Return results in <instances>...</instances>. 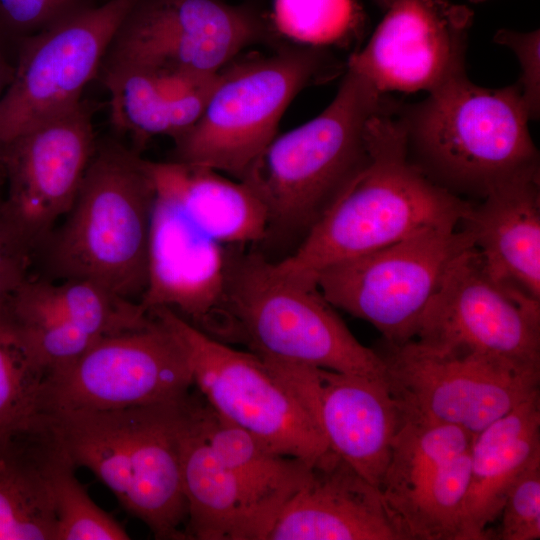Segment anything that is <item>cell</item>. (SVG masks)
<instances>
[{"label": "cell", "mask_w": 540, "mask_h": 540, "mask_svg": "<svg viewBox=\"0 0 540 540\" xmlns=\"http://www.w3.org/2000/svg\"><path fill=\"white\" fill-rule=\"evenodd\" d=\"M398 108L372 117L367 165L299 246L274 261L282 276L316 286L317 275L332 265L422 231L461 226L472 203L410 160Z\"/></svg>", "instance_id": "6da1fadb"}, {"label": "cell", "mask_w": 540, "mask_h": 540, "mask_svg": "<svg viewBox=\"0 0 540 540\" xmlns=\"http://www.w3.org/2000/svg\"><path fill=\"white\" fill-rule=\"evenodd\" d=\"M397 101L346 67L331 103L306 123L276 135L243 181L267 210L261 243L291 254L370 159V121Z\"/></svg>", "instance_id": "7a4b0ae2"}, {"label": "cell", "mask_w": 540, "mask_h": 540, "mask_svg": "<svg viewBox=\"0 0 540 540\" xmlns=\"http://www.w3.org/2000/svg\"><path fill=\"white\" fill-rule=\"evenodd\" d=\"M154 196L147 159L115 139L97 140L71 209L34 256L35 274L87 279L140 303Z\"/></svg>", "instance_id": "3957f363"}, {"label": "cell", "mask_w": 540, "mask_h": 540, "mask_svg": "<svg viewBox=\"0 0 540 540\" xmlns=\"http://www.w3.org/2000/svg\"><path fill=\"white\" fill-rule=\"evenodd\" d=\"M410 160L430 179L460 196L491 189L539 169L531 119L520 86H478L466 74L396 112Z\"/></svg>", "instance_id": "277c9868"}, {"label": "cell", "mask_w": 540, "mask_h": 540, "mask_svg": "<svg viewBox=\"0 0 540 540\" xmlns=\"http://www.w3.org/2000/svg\"><path fill=\"white\" fill-rule=\"evenodd\" d=\"M227 248L228 302L237 342L266 358L384 377L378 352L355 338L316 286L282 276L261 252Z\"/></svg>", "instance_id": "5b68a950"}, {"label": "cell", "mask_w": 540, "mask_h": 540, "mask_svg": "<svg viewBox=\"0 0 540 540\" xmlns=\"http://www.w3.org/2000/svg\"><path fill=\"white\" fill-rule=\"evenodd\" d=\"M339 69L321 47L311 46L233 60L219 72L197 121L174 139L172 160L243 180L295 96Z\"/></svg>", "instance_id": "8992f818"}, {"label": "cell", "mask_w": 540, "mask_h": 540, "mask_svg": "<svg viewBox=\"0 0 540 540\" xmlns=\"http://www.w3.org/2000/svg\"><path fill=\"white\" fill-rule=\"evenodd\" d=\"M149 312L178 339L193 383L222 417L278 454L311 461L329 448L307 409L263 358L228 346L169 309Z\"/></svg>", "instance_id": "52a82bcc"}, {"label": "cell", "mask_w": 540, "mask_h": 540, "mask_svg": "<svg viewBox=\"0 0 540 540\" xmlns=\"http://www.w3.org/2000/svg\"><path fill=\"white\" fill-rule=\"evenodd\" d=\"M402 420L452 425L477 435L539 393L540 370L487 356L440 351L415 339L378 352Z\"/></svg>", "instance_id": "ba28073f"}, {"label": "cell", "mask_w": 540, "mask_h": 540, "mask_svg": "<svg viewBox=\"0 0 540 540\" xmlns=\"http://www.w3.org/2000/svg\"><path fill=\"white\" fill-rule=\"evenodd\" d=\"M472 246L461 226L426 230L332 265L315 282L333 307L369 322L385 342L402 344L415 338L448 271Z\"/></svg>", "instance_id": "9c48e42d"}, {"label": "cell", "mask_w": 540, "mask_h": 540, "mask_svg": "<svg viewBox=\"0 0 540 540\" xmlns=\"http://www.w3.org/2000/svg\"><path fill=\"white\" fill-rule=\"evenodd\" d=\"M193 384L184 348L152 315L148 325L101 337L79 357L50 371L39 414L172 403L186 398Z\"/></svg>", "instance_id": "30bf717a"}, {"label": "cell", "mask_w": 540, "mask_h": 540, "mask_svg": "<svg viewBox=\"0 0 540 540\" xmlns=\"http://www.w3.org/2000/svg\"><path fill=\"white\" fill-rule=\"evenodd\" d=\"M137 0H105L25 39L0 99V144L77 107Z\"/></svg>", "instance_id": "8fae6325"}, {"label": "cell", "mask_w": 540, "mask_h": 540, "mask_svg": "<svg viewBox=\"0 0 540 540\" xmlns=\"http://www.w3.org/2000/svg\"><path fill=\"white\" fill-rule=\"evenodd\" d=\"M414 339L540 370V301L493 277L472 246L448 271Z\"/></svg>", "instance_id": "7c38bea8"}, {"label": "cell", "mask_w": 540, "mask_h": 540, "mask_svg": "<svg viewBox=\"0 0 540 540\" xmlns=\"http://www.w3.org/2000/svg\"><path fill=\"white\" fill-rule=\"evenodd\" d=\"M266 34L260 14L246 5L223 0H137L103 61L210 77Z\"/></svg>", "instance_id": "4fadbf2b"}, {"label": "cell", "mask_w": 540, "mask_h": 540, "mask_svg": "<svg viewBox=\"0 0 540 540\" xmlns=\"http://www.w3.org/2000/svg\"><path fill=\"white\" fill-rule=\"evenodd\" d=\"M92 117L82 101L0 144L3 209L32 261L76 199L98 140Z\"/></svg>", "instance_id": "5bb4252c"}, {"label": "cell", "mask_w": 540, "mask_h": 540, "mask_svg": "<svg viewBox=\"0 0 540 540\" xmlns=\"http://www.w3.org/2000/svg\"><path fill=\"white\" fill-rule=\"evenodd\" d=\"M52 440L77 467L94 473L127 511L168 477L175 460L169 403L111 411L42 413Z\"/></svg>", "instance_id": "9a60e30c"}, {"label": "cell", "mask_w": 540, "mask_h": 540, "mask_svg": "<svg viewBox=\"0 0 540 540\" xmlns=\"http://www.w3.org/2000/svg\"><path fill=\"white\" fill-rule=\"evenodd\" d=\"M475 435L402 420L378 486L404 540H461Z\"/></svg>", "instance_id": "2e32d148"}, {"label": "cell", "mask_w": 540, "mask_h": 540, "mask_svg": "<svg viewBox=\"0 0 540 540\" xmlns=\"http://www.w3.org/2000/svg\"><path fill=\"white\" fill-rule=\"evenodd\" d=\"M473 11L449 0H394L346 67L382 94L428 93L465 72Z\"/></svg>", "instance_id": "e0dca14e"}, {"label": "cell", "mask_w": 540, "mask_h": 540, "mask_svg": "<svg viewBox=\"0 0 540 540\" xmlns=\"http://www.w3.org/2000/svg\"><path fill=\"white\" fill-rule=\"evenodd\" d=\"M228 248L155 194L147 287L140 304L166 308L224 343L237 342L228 302Z\"/></svg>", "instance_id": "ac0fdd59"}, {"label": "cell", "mask_w": 540, "mask_h": 540, "mask_svg": "<svg viewBox=\"0 0 540 540\" xmlns=\"http://www.w3.org/2000/svg\"><path fill=\"white\" fill-rule=\"evenodd\" d=\"M260 357L307 409L328 447L378 488L402 424L385 378Z\"/></svg>", "instance_id": "d6986e66"}, {"label": "cell", "mask_w": 540, "mask_h": 540, "mask_svg": "<svg viewBox=\"0 0 540 540\" xmlns=\"http://www.w3.org/2000/svg\"><path fill=\"white\" fill-rule=\"evenodd\" d=\"M267 540H404L377 487L328 448L310 462Z\"/></svg>", "instance_id": "ffe728a7"}, {"label": "cell", "mask_w": 540, "mask_h": 540, "mask_svg": "<svg viewBox=\"0 0 540 540\" xmlns=\"http://www.w3.org/2000/svg\"><path fill=\"white\" fill-rule=\"evenodd\" d=\"M461 223L485 269L540 301L539 169L491 189Z\"/></svg>", "instance_id": "44dd1931"}, {"label": "cell", "mask_w": 540, "mask_h": 540, "mask_svg": "<svg viewBox=\"0 0 540 540\" xmlns=\"http://www.w3.org/2000/svg\"><path fill=\"white\" fill-rule=\"evenodd\" d=\"M219 72L200 77L129 62L103 61L97 76L109 93L112 126L142 143L154 136L174 140L192 126Z\"/></svg>", "instance_id": "7402d4cb"}, {"label": "cell", "mask_w": 540, "mask_h": 540, "mask_svg": "<svg viewBox=\"0 0 540 540\" xmlns=\"http://www.w3.org/2000/svg\"><path fill=\"white\" fill-rule=\"evenodd\" d=\"M180 454L187 505L184 539L267 540L268 526L199 430L190 394L182 404Z\"/></svg>", "instance_id": "603a6c76"}, {"label": "cell", "mask_w": 540, "mask_h": 540, "mask_svg": "<svg viewBox=\"0 0 540 540\" xmlns=\"http://www.w3.org/2000/svg\"><path fill=\"white\" fill-rule=\"evenodd\" d=\"M155 194L170 202L207 236L225 246L261 243L267 210L243 180L177 161L147 160Z\"/></svg>", "instance_id": "cb8c5ba5"}, {"label": "cell", "mask_w": 540, "mask_h": 540, "mask_svg": "<svg viewBox=\"0 0 540 540\" xmlns=\"http://www.w3.org/2000/svg\"><path fill=\"white\" fill-rule=\"evenodd\" d=\"M539 457L540 393H536L475 435L461 540L489 538L487 527L499 517L509 488Z\"/></svg>", "instance_id": "d4e9b609"}, {"label": "cell", "mask_w": 540, "mask_h": 540, "mask_svg": "<svg viewBox=\"0 0 540 540\" xmlns=\"http://www.w3.org/2000/svg\"><path fill=\"white\" fill-rule=\"evenodd\" d=\"M190 409L204 439L239 481L270 533L280 511L303 482L312 460L270 450L205 400L190 395Z\"/></svg>", "instance_id": "484cf974"}, {"label": "cell", "mask_w": 540, "mask_h": 540, "mask_svg": "<svg viewBox=\"0 0 540 540\" xmlns=\"http://www.w3.org/2000/svg\"><path fill=\"white\" fill-rule=\"evenodd\" d=\"M54 442L40 421L0 436V540H56Z\"/></svg>", "instance_id": "4316f807"}, {"label": "cell", "mask_w": 540, "mask_h": 540, "mask_svg": "<svg viewBox=\"0 0 540 540\" xmlns=\"http://www.w3.org/2000/svg\"><path fill=\"white\" fill-rule=\"evenodd\" d=\"M7 303L58 318L95 338L141 328L152 321L139 302L87 279L52 281L30 273Z\"/></svg>", "instance_id": "83f0119b"}, {"label": "cell", "mask_w": 540, "mask_h": 540, "mask_svg": "<svg viewBox=\"0 0 540 540\" xmlns=\"http://www.w3.org/2000/svg\"><path fill=\"white\" fill-rule=\"evenodd\" d=\"M47 371L36 360L4 303L0 305V436L30 427L39 416Z\"/></svg>", "instance_id": "f1b7e54d"}, {"label": "cell", "mask_w": 540, "mask_h": 540, "mask_svg": "<svg viewBox=\"0 0 540 540\" xmlns=\"http://www.w3.org/2000/svg\"><path fill=\"white\" fill-rule=\"evenodd\" d=\"M75 469L54 442L49 484L56 516V540L130 539L125 528L92 500L76 478Z\"/></svg>", "instance_id": "f546056e"}, {"label": "cell", "mask_w": 540, "mask_h": 540, "mask_svg": "<svg viewBox=\"0 0 540 540\" xmlns=\"http://www.w3.org/2000/svg\"><path fill=\"white\" fill-rule=\"evenodd\" d=\"M272 15L281 34L311 47L343 43L363 21L355 0H273Z\"/></svg>", "instance_id": "4dcf8cb0"}, {"label": "cell", "mask_w": 540, "mask_h": 540, "mask_svg": "<svg viewBox=\"0 0 540 540\" xmlns=\"http://www.w3.org/2000/svg\"><path fill=\"white\" fill-rule=\"evenodd\" d=\"M100 0H0V41L15 59L19 45Z\"/></svg>", "instance_id": "1f68e13d"}, {"label": "cell", "mask_w": 540, "mask_h": 540, "mask_svg": "<svg viewBox=\"0 0 540 540\" xmlns=\"http://www.w3.org/2000/svg\"><path fill=\"white\" fill-rule=\"evenodd\" d=\"M499 516V539H540V457L532 461L511 485Z\"/></svg>", "instance_id": "d6a6232c"}, {"label": "cell", "mask_w": 540, "mask_h": 540, "mask_svg": "<svg viewBox=\"0 0 540 540\" xmlns=\"http://www.w3.org/2000/svg\"><path fill=\"white\" fill-rule=\"evenodd\" d=\"M494 40L509 47L517 56L521 68L517 84L521 88L530 118L535 120L540 110L539 29L531 32L501 29L496 33Z\"/></svg>", "instance_id": "836d02e7"}, {"label": "cell", "mask_w": 540, "mask_h": 540, "mask_svg": "<svg viewBox=\"0 0 540 540\" xmlns=\"http://www.w3.org/2000/svg\"><path fill=\"white\" fill-rule=\"evenodd\" d=\"M32 264L30 253L6 218L0 192V305L30 275Z\"/></svg>", "instance_id": "e575fe53"}, {"label": "cell", "mask_w": 540, "mask_h": 540, "mask_svg": "<svg viewBox=\"0 0 540 540\" xmlns=\"http://www.w3.org/2000/svg\"><path fill=\"white\" fill-rule=\"evenodd\" d=\"M14 61L0 41V99L12 81Z\"/></svg>", "instance_id": "d590c367"}, {"label": "cell", "mask_w": 540, "mask_h": 540, "mask_svg": "<svg viewBox=\"0 0 540 540\" xmlns=\"http://www.w3.org/2000/svg\"><path fill=\"white\" fill-rule=\"evenodd\" d=\"M375 3L382 9L386 10L392 4L394 0H374Z\"/></svg>", "instance_id": "8d00e7d4"}, {"label": "cell", "mask_w": 540, "mask_h": 540, "mask_svg": "<svg viewBox=\"0 0 540 540\" xmlns=\"http://www.w3.org/2000/svg\"><path fill=\"white\" fill-rule=\"evenodd\" d=\"M469 1H471L473 3H482V2L487 1V0H469Z\"/></svg>", "instance_id": "74e56055"}]
</instances>
